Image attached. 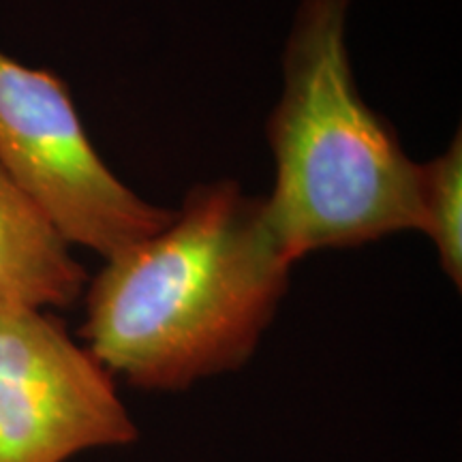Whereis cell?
<instances>
[{
  "instance_id": "6da1fadb",
  "label": "cell",
  "mask_w": 462,
  "mask_h": 462,
  "mask_svg": "<svg viewBox=\"0 0 462 462\" xmlns=\"http://www.w3.org/2000/svg\"><path fill=\"white\" fill-rule=\"evenodd\" d=\"M103 262L84 289V345L146 392H184L245 366L293 268L263 198L234 180L195 184L165 227Z\"/></svg>"
},
{
  "instance_id": "7a4b0ae2",
  "label": "cell",
  "mask_w": 462,
  "mask_h": 462,
  "mask_svg": "<svg viewBox=\"0 0 462 462\" xmlns=\"http://www.w3.org/2000/svg\"><path fill=\"white\" fill-rule=\"evenodd\" d=\"M349 5L300 0L265 123L274 159L265 215L291 263L420 227V163L357 88Z\"/></svg>"
},
{
  "instance_id": "3957f363",
  "label": "cell",
  "mask_w": 462,
  "mask_h": 462,
  "mask_svg": "<svg viewBox=\"0 0 462 462\" xmlns=\"http://www.w3.org/2000/svg\"><path fill=\"white\" fill-rule=\"evenodd\" d=\"M0 167L71 246L103 259L157 234L173 210L137 195L101 159L69 88L0 51Z\"/></svg>"
},
{
  "instance_id": "277c9868",
  "label": "cell",
  "mask_w": 462,
  "mask_h": 462,
  "mask_svg": "<svg viewBox=\"0 0 462 462\" xmlns=\"http://www.w3.org/2000/svg\"><path fill=\"white\" fill-rule=\"evenodd\" d=\"M137 424L116 377L50 310H0V462L126 448Z\"/></svg>"
},
{
  "instance_id": "5b68a950",
  "label": "cell",
  "mask_w": 462,
  "mask_h": 462,
  "mask_svg": "<svg viewBox=\"0 0 462 462\" xmlns=\"http://www.w3.org/2000/svg\"><path fill=\"white\" fill-rule=\"evenodd\" d=\"M71 245L0 167V310L69 309L88 274Z\"/></svg>"
},
{
  "instance_id": "8992f818",
  "label": "cell",
  "mask_w": 462,
  "mask_h": 462,
  "mask_svg": "<svg viewBox=\"0 0 462 462\" xmlns=\"http://www.w3.org/2000/svg\"><path fill=\"white\" fill-rule=\"evenodd\" d=\"M420 234L435 248L443 274L462 285V135L420 163Z\"/></svg>"
}]
</instances>
